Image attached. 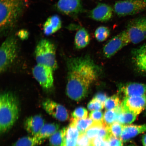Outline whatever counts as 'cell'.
<instances>
[{
  "label": "cell",
  "instance_id": "6da1fadb",
  "mask_svg": "<svg viewBox=\"0 0 146 146\" xmlns=\"http://www.w3.org/2000/svg\"><path fill=\"white\" fill-rule=\"evenodd\" d=\"M67 96L75 101L85 98L98 76L97 66L89 57L70 58L67 62Z\"/></svg>",
  "mask_w": 146,
  "mask_h": 146
},
{
  "label": "cell",
  "instance_id": "7a4b0ae2",
  "mask_svg": "<svg viewBox=\"0 0 146 146\" xmlns=\"http://www.w3.org/2000/svg\"><path fill=\"white\" fill-rule=\"evenodd\" d=\"M27 0H0V32L3 35L12 31L27 7Z\"/></svg>",
  "mask_w": 146,
  "mask_h": 146
},
{
  "label": "cell",
  "instance_id": "3957f363",
  "mask_svg": "<svg viewBox=\"0 0 146 146\" xmlns=\"http://www.w3.org/2000/svg\"><path fill=\"white\" fill-rule=\"evenodd\" d=\"M19 101L13 93H2L0 96V133L3 134L10 129L19 117Z\"/></svg>",
  "mask_w": 146,
  "mask_h": 146
},
{
  "label": "cell",
  "instance_id": "277c9868",
  "mask_svg": "<svg viewBox=\"0 0 146 146\" xmlns=\"http://www.w3.org/2000/svg\"><path fill=\"white\" fill-rule=\"evenodd\" d=\"M35 54L38 64L50 67L54 71L57 68L56 47L52 42L46 39L41 40L36 45Z\"/></svg>",
  "mask_w": 146,
  "mask_h": 146
},
{
  "label": "cell",
  "instance_id": "5b68a950",
  "mask_svg": "<svg viewBox=\"0 0 146 146\" xmlns=\"http://www.w3.org/2000/svg\"><path fill=\"white\" fill-rule=\"evenodd\" d=\"M18 44L14 36L7 38L0 48V72L3 73L7 70L17 57Z\"/></svg>",
  "mask_w": 146,
  "mask_h": 146
},
{
  "label": "cell",
  "instance_id": "8992f818",
  "mask_svg": "<svg viewBox=\"0 0 146 146\" xmlns=\"http://www.w3.org/2000/svg\"><path fill=\"white\" fill-rule=\"evenodd\" d=\"M114 12L119 17L134 15L146 10V0H123L116 1Z\"/></svg>",
  "mask_w": 146,
  "mask_h": 146
},
{
  "label": "cell",
  "instance_id": "52a82bcc",
  "mask_svg": "<svg viewBox=\"0 0 146 146\" xmlns=\"http://www.w3.org/2000/svg\"><path fill=\"white\" fill-rule=\"evenodd\" d=\"M130 43L136 44L146 39V17L135 18L128 23L126 29Z\"/></svg>",
  "mask_w": 146,
  "mask_h": 146
},
{
  "label": "cell",
  "instance_id": "ba28073f",
  "mask_svg": "<svg viewBox=\"0 0 146 146\" xmlns=\"http://www.w3.org/2000/svg\"><path fill=\"white\" fill-rule=\"evenodd\" d=\"M54 71L50 67L37 64L33 69V74L43 88L49 89L53 86Z\"/></svg>",
  "mask_w": 146,
  "mask_h": 146
},
{
  "label": "cell",
  "instance_id": "9c48e42d",
  "mask_svg": "<svg viewBox=\"0 0 146 146\" xmlns=\"http://www.w3.org/2000/svg\"><path fill=\"white\" fill-rule=\"evenodd\" d=\"M129 43L126 31L124 30L110 40L105 45L103 48L104 55L106 58H110Z\"/></svg>",
  "mask_w": 146,
  "mask_h": 146
},
{
  "label": "cell",
  "instance_id": "30bf717a",
  "mask_svg": "<svg viewBox=\"0 0 146 146\" xmlns=\"http://www.w3.org/2000/svg\"><path fill=\"white\" fill-rule=\"evenodd\" d=\"M42 106L47 113L59 121H65L68 119V111L62 105L48 99L43 101Z\"/></svg>",
  "mask_w": 146,
  "mask_h": 146
},
{
  "label": "cell",
  "instance_id": "8fae6325",
  "mask_svg": "<svg viewBox=\"0 0 146 146\" xmlns=\"http://www.w3.org/2000/svg\"><path fill=\"white\" fill-rule=\"evenodd\" d=\"M146 96L126 97L121 103L123 111H130L138 115L145 109Z\"/></svg>",
  "mask_w": 146,
  "mask_h": 146
},
{
  "label": "cell",
  "instance_id": "7c38bea8",
  "mask_svg": "<svg viewBox=\"0 0 146 146\" xmlns=\"http://www.w3.org/2000/svg\"><path fill=\"white\" fill-rule=\"evenodd\" d=\"M114 12L113 8L104 3H99L91 10L89 17L94 21L102 22L108 21L112 18Z\"/></svg>",
  "mask_w": 146,
  "mask_h": 146
},
{
  "label": "cell",
  "instance_id": "4fadbf2b",
  "mask_svg": "<svg viewBox=\"0 0 146 146\" xmlns=\"http://www.w3.org/2000/svg\"><path fill=\"white\" fill-rule=\"evenodd\" d=\"M56 8L62 13L69 16L77 15L83 10L81 0H59Z\"/></svg>",
  "mask_w": 146,
  "mask_h": 146
},
{
  "label": "cell",
  "instance_id": "5bb4252c",
  "mask_svg": "<svg viewBox=\"0 0 146 146\" xmlns=\"http://www.w3.org/2000/svg\"><path fill=\"white\" fill-rule=\"evenodd\" d=\"M45 120L41 115H36L27 118L24 125L27 132L32 136H36L45 125Z\"/></svg>",
  "mask_w": 146,
  "mask_h": 146
},
{
  "label": "cell",
  "instance_id": "9a60e30c",
  "mask_svg": "<svg viewBox=\"0 0 146 146\" xmlns=\"http://www.w3.org/2000/svg\"><path fill=\"white\" fill-rule=\"evenodd\" d=\"M119 91L125 98L146 96V84L129 83L122 85L120 88Z\"/></svg>",
  "mask_w": 146,
  "mask_h": 146
},
{
  "label": "cell",
  "instance_id": "2e32d148",
  "mask_svg": "<svg viewBox=\"0 0 146 146\" xmlns=\"http://www.w3.org/2000/svg\"><path fill=\"white\" fill-rule=\"evenodd\" d=\"M145 132L146 124L139 125H124L123 131L120 139L122 141H127L138 135Z\"/></svg>",
  "mask_w": 146,
  "mask_h": 146
},
{
  "label": "cell",
  "instance_id": "e0dca14e",
  "mask_svg": "<svg viewBox=\"0 0 146 146\" xmlns=\"http://www.w3.org/2000/svg\"><path fill=\"white\" fill-rule=\"evenodd\" d=\"M62 21L59 16L55 15L49 17L44 24L43 33L46 35H50L59 31L62 27Z\"/></svg>",
  "mask_w": 146,
  "mask_h": 146
},
{
  "label": "cell",
  "instance_id": "ac0fdd59",
  "mask_svg": "<svg viewBox=\"0 0 146 146\" xmlns=\"http://www.w3.org/2000/svg\"><path fill=\"white\" fill-rule=\"evenodd\" d=\"M90 40L88 32L85 28L82 27L78 31L75 36V46L78 49L84 48L89 44Z\"/></svg>",
  "mask_w": 146,
  "mask_h": 146
},
{
  "label": "cell",
  "instance_id": "d6986e66",
  "mask_svg": "<svg viewBox=\"0 0 146 146\" xmlns=\"http://www.w3.org/2000/svg\"><path fill=\"white\" fill-rule=\"evenodd\" d=\"M79 131L76 127L69 126L67 128L65 135L61 146H76Z\"/></svg>",
  "mask_w": 146,
  "mask_h": 146
},
{
  "label": "cell",
  "instance_id": "ffe728a7",
  "mask_svg": "<svg viewBox=\"0 0 146 146\" xmlns=\"http://www.w3.org/2000/svg\"><path fill=\"white\" fill-rule=\"evenodd\" d=\"M134 52V59L136 66L142 72L146 73V44Z\"/></svg>",
  "mask_w": 146,
  "mask_h": 146
},
{
  "label": "cell",
  "instance_id": "44dd1931",
  "mask_svg": "<svg viewBox=\"0 0 146 146\" xmlns=\"http://www.w3.org/2000/svg\"><path fill=\"white\" fill-rule=\"evenodd\" d=\"M60 126L56 123L45 124L40 132L36 136L39 139L44 140L50 138L55 133L59 130Z\"/></svg>",
  "mask_w": 146,
  "mask_h": 146
},
{
  "label": "cell",
  "instance_id": "7402d4cb",
  "mask_svg": "<svg viewBox=\"0 0 146 146\" xmlns=\"http://www.w3.org/2000/svg\"><path fill=\"white\" fill-rule=\"evenodd\" d=\"M43 141L36 136H25L18 140L12 146H38Z\"/></svg>",
  "mask_w": 146,
  "mask_h": 146
},
{
  "label": "cell",
  "instance_id": "603a6c76",
  "mask_svg": "<svg viewBox=\"0 0 146 146\" xmlns=\"http://www.w3.org/2000/svg\"><path fill=\"white\" fill-rule=\"evenodd\" d=\"M94 121L90 118L81 119H76L72 118L70 123L75 126L80 134L85 133L87 129L92 126Z\"/></svg>",
  "mask_w": 146,
  "mask_h": 146
},
{
  "label": "cell",
  "instance_id": "cb8c5ba5",
  "mask_svg": "<svg viewBox=\"0 0 146 146\" xmlns=\"http://www.w3.org/2000/svg\"><path fill=\"white\" fill-rule=\"evenodd\" d=\"M67 127L58 130L49 139L51 146H61L64 139Z\"/></svg>",
  "mask_w": 146,
  "mask_h": 146
},
{
  "label": "cell",
  "instance_id": "d4e9b609",
  "mask_svg": "<svg viewBox=\"0 0 146 146\" xmlns=\"http://www.w3.org/2000/svg\"><path fill=\"white\" fill-rule=\"evenodd\" d=\"M136 115L130 111H125L119 114L116 122L122 125H129L136 120Z\"/></svg>",
  "mask_w": 146,
  "mask_h": 146
},
{
  "label": "cell",
  "instance_id": "484cf974",
  "mask_svg": "<svg viewBox=\"0 0 146 146\" xmlns=\"http://www.w3.org/2000/svg\"><path fill=\"white\" fill-rule=\"evenodd\" d=\"M110 34V31L108 27L104 26L98 27L95 31L94 36L98 41H105L108 38Z\"/></svg>",
  "mask_w": 146,
  "mask_h": 146
},
{
  "label": "cell",
  "instance_id": "4316f807",
  "mask_svg": "<svg viewBox=\"0 0 146 146\" xmlns=\"http://www.w3.org/2000/svg\"><path fill=\"white\" fill-rule=\"evenodd\" d=\"M118 114L115 109L106 110L104 114L103 123L107 126L116 122Z\"/></svg>",
  "mask_w": 146,
  "mask_h": 146
},
{
  "label": "cell",
  "instance_id": "83f0119b",
  "mask_svg": "<svg viewBox=\"0 0 146 146\" xmlns=\"http://www.w3.org/2000/svg\"><path fill=\"white\" fill-rule=\"evenodd\" d=\"M104 124L103 122H94V124L86 131L85 134L90 140L98 136L100 128Z\"/></svg>",
  "mask_w": 146,
  "mask_h": 146
},
{
  "label": "cell",
  "instance_id": "f1b7e54d",
  "mask_svg": "<svg viewBox=\"0 0 146 146\" xmlns=\"http://www.w3.org/2000/svg\"><path fill=\"white\" fill-rule=\"evenodd\" d=\"M121 103L119 97L115 95L107 98L105 102L104 107L106 110H112L115 109Z\"/></svg>",
  "mask_w": 146,
  "mask_h": 146
},
{
  "label": "cell",
  "instance_id": "f546056e",
  "mask_svg": "<svg viewBox=\"0 0 146 146\" xmlns=\"http://www.w3.org/2000/svg\"><path fill=\"white\" fill-rule=\"evenodd\" d=\"M124 126L117 122H115L109 126L108 127L112 136L120 139L123 131Z\"/></svg>",
  "mask_w": 146,
  "mask_h": 146
},
{
  "label": "cell",
  "instance_id": "4dcf8cb0",
  "mask_svg": "<svg viewBox=\"0 0 146 146\" xmlns=\"http://www.w3.org/2000/svg\"><path fill=\"white\" fill-rule=\"evenodd\" d=\"M88 112L86 109L83 107L77 108L72 113V118L76 119H81L87 118Z\"/></svg>",
  "mask_w": 146,
  "mask_h": 146
},
{
  "label": "cell",
  "instance_id": "1f68e13d",
  "mask_svg": "<svg viewBox=\"0 0 146 146\" xmlns=\"http://www.w3.org/2000/svg\"><path fill=\"white\" fill-rule=\"evenodd\" d=\"M104 107V106L94 98L89 102L87 105L88 109L91 111L100 110Z\"/></svg>",
  "mask_w": 146,
  "mask_h": 146
},
{
  "label": "cell",
  "instance_id": "d6a6232c",
  "mask_svg": "<svg viewBox=\"0 0 146 146\" xmlns=\"http://www.w3.org/2000/svg\"><path fill=\"white\" fill-rule=\"evenodd\" d=\"M89 118L93 121L98 123L103 122L104 114L100 110L91 111L89 115Z\"/></svg>",
  "mask_w": 146,
  "mask_h": 146
},
{
  "label": "cell",
  "instance_id": "836d02e7",
  "mask_svg": "<svg viewBox=\"0 0 146 146\" xmlns=\"http://www.w3.org/2000/svg\"><path fill=\"white\" fill-rule=\"evenodd\" d=\"M91 140L85 133L80 134L78 137L76 146H88L90 145Z\"/></svg>",
  "mask_w": 146,
  "mask_h": 146
},
{
  "label": "cell",
  "instance_id": "e575fe53",
  "mask_svg": "<svg viewBox=\"0 0 146 146\" xmlns=\"http://www.w3.org/2000/svg\"><path fill=\"white\" fill-rule=\"evenodd\" d=\"M90 144L92 146H109L108 140L100 137H97L91 140Z\"/></svg>",
  "mask_w": 146,
  "mask_h": 146
},
{
  "label": "cell",
  "instance_id": "d590c367",
  "mask_svg": "<svg viewBox=\"0 0 146 146\" xmlns=\"http://www.w3.org/2000/svg\"><path fill=\"white\" fill-rule=\"evenodd\" d=\"M108 141L109 146H123L121 140L114 137L111 136Z\"/></svg>",
  "mask_w": 146,
  "mask_h": 146
},
{
  "label": "cell",
  "instance_id": "8d00e7d4",
  "mask_svg": "<svg viewBox=\"0 0 146 146\" xmlns=\"http://www.w3.org/2000/svg\"><path fill=\"white\" fill-rule=\"evenodd\" d=\"M107 98V95L103 93H98L95 96L94 98L104 106L105 105L106 100Z\"/></svg>",
  "mask_w": 146,
  "mask_h": 146
},
{
  "label": "cell",
  "instance_id": "74e56055",
  "mask_svg": "<svg viewBox=\"0 0 146 146\" xmlns=\"http://www.w3.org/2000/svg\"><path fill=\"white\" fill-rule=\"evenodd\" d=\"M19 37L22 39H25L28 37V34L27 32L25 31H22L19 33Z\"/></svg>",
  "mask_w": 146,
  "mask_h": 146
},
{
  "label": "cell",
  "instance_id": "f35d334b",
  "mask_svg": "<svg viewBox=\"0 0 146 146\" xmlns=\"http://www.w3.org/2000/svg\"><path fill=\"white\" fill-rule=\"evenodd\" d=\"M142 142L143 146H146V134L142 137Z\"/></svg>",
  "mask_w": 146,
  "mask_h": 146
},
{
  "label": "cell",
  "instance_id": "ab89813d",
  "mask_svg": "<svg viewBox=\"0 0 146 146\" xmlns=\"http://www.w3.org/2000/svg\"><path fill=\"white\" fill-rule=\"evenodd\" d=\"M127 146H137L136 145H130Z\"/></svg>",
  "mask_w": 146,
  "mask_h": 146
},
{
  "label": "cell",
  "instance_id": "60d3db41",
  "mask_svg": "<svg viewBox=\"0 0 146 146\" xmlns=\"http://www.w3.org/2000/svg\"><path fill=\"white\" fill-rule=\"evenodd\" d=\"M145 112H146V106H145Z\"/></svg>",
  "mask_w": 146,
  "mask_h": 146
},
{
  "label": "cell",
  "instance_id": "b9f144b4",
  "mask_svg": "<svg viewBox=\"0 0 146 146\" xmlns=\"http://www.w3.org/2000/svg\"><path fill=\"white\" fill-rule=\"evenodd\" d=\"M88 146H91V144H90V145H89Z\"/></svg>",
  "mask_w": 146,
  "mask_h": 146
}]
</instances>
